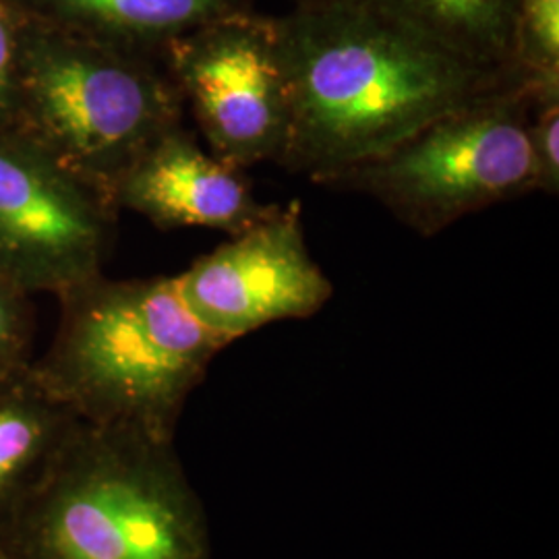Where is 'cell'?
Instances as JSON below:
<instances>
[{
  "label": "cell",
  "instance_id": "2",
  "mask_svg": "<svg viewBox=\"0 0 559 559\" xmlns=\"http://www.w3.org/2000/svg\"><path fill=\"white\" fill-rule=\"evenodd\" d=\"M0 543L15 559H212L175 441L81 419L0 516Z\"/></svg>",
  "mask_w": 559,
  "mask_h": 559
},
{
  "label": "cell",
  "instance_id": "17",
  "mask_svg": "<svg viewBox=\"0 0 559 559\" xmlns=\"http://www.w3.org/2000/svg\"><path fill=\"white\" fill-rule=\"evenodd\" d=\"M0 559H15L4 547H2V543H0Z\"/></svg>",
  "mask_w": 559,
  "mask_h": 559
},
{
  "label": "cell",
  "instance_id": "15",
  "mask_svg": "<svg viewBox=\"0 0 559 559\" xmlns=\"http://www.w3.org/2000/svg\"><path fill=\"white\" fill-rule=\"evenodd\" d=\"M20 295L15 288L0 282V380L27 369L25 348L29 325Z\"/></svg>",
  "mask_w": 559,
  "mask_h": 559
},
{
  "label": "cell",
  "instance_id": "16",
  "mask_svg": "<svg viewBox=\"0 0 559 559\" xmlns=\"http://www.w3.org/2000/svg\"><path fill=\"white\" fill-rule=\"evenodd\" d=\"M20 98V67L15 57V41L7 20L0 13V122L11 117Z\"/></svg>",
  "mask_w": 559,
  "mask_h": 559
},
{
  "label": "cell",
  "instance_id": "8",
  "mask_svg": "<svg viewBox=\"0 0 559 559\" xmlns=\"http://www.w3.org/2000/svg\"><path fill=\"white\" fill-rule=\"evenodd\" d=\"M175 280L185 305L224 348L265 325L309 320L334 297L309 251L299 201L276 203Z\"/></svg>",
  "mask_w": 559,
  "mask_h": 559
},
{
  "label": "cell",
  "instance_id": "7",
  "mask_svg": "<svg viewBox=\"0 0 559 559\" xmlns=\"http://www.w3.org/2000/svg\"><path fill=\"white\" fill-rule=\"evenodd\" d=\"M110 207L46 147L0 133V282L67 295L102 276Z\"/></svg>",
  "mask_w": 559,
  "mask_h": 559
},
{
  "label": "cell",
  "instance_id": "3",
  "mask_svg": "<svg viewBox=\"0 0 559 559\" xmlns=\"http://www.w3.org/2000/svg\"><path fill=\"white\" fill-rule=\"evenodd\" d=\"M52 350L32 373L85 423L175 441L182 408L224 350L177 280L98 276L62 295Z\"/></svg>",
  "mask_w": 559,
  "mask_h": 559
},
{
  "label": "cell",
  "instance_id": "11",
  "mask_svg": "<svg viewBox=\"0 0 559 559\" xmlns=\"http://www.w3.org/2000/svg\"><path fill=\"white\" fill-rule=\"evenodd\" d=\"M92 40L138 52L162 46L207 23L255 11L253 0H44Z\"/></svg>",
  "mask_w": 559,
  "mask_h": 559
},
{
  "label": "cell",
  "instance_id": "9",
  "mask_svg": "<svg viewBox=\"0 0 559 559\" xmlns=\"http://www.w3.org/2000/svg\"><path fill=\"white\" fill-rule=\"evenodd\" d=\"M112 203L166 228H210L239 235L263 221V203L245 170L216 158L182 122L150 143L112 187Z\"/></svg>",
  "mask_w": 559,
  "mask_h": 559
},
{
  "label": "cell",
  "instance_id": "5",
  "mask_svg": "<svg viewBox=\"0 0 559 559\" xmlns=\"http://www.w3.org/2000/svg\"><path fill=\"white\" fill-rule=\"evenodd\" d=\"M20 106L46 150L108 198L127 166L180 124L185 108L168 73L98 40L32 50L20 67Z\"/></svg>",
  "mask_w": 559,
  "mask_h": 559
},
{
  "label": "cell",
  "instance_id": "13",
  "mask_svg": "<svg viewBox=\"0 0 559 559\" xmlns=\"http://www.w3.org/2000/svg\"><path fill=\"white\" fill-rule=\"evenodd\" d=\"M512 71L535 100L559 96V0H520Z\"/></svg>",
  "mask_w": 559,
  "mask_h": 559
},
{
  "label": "cell",
  "instance_id": "1",
  "mask_svg": "<svg viewBox=\"0 0 559 559\" xmlns=\"http://www.w3.org/2000/svg\"><path fill=\"white\" fill-rule=\"evenodd\" d=\"M272 21L290 90L278 166L320 187L460 104L520 81L460 59L369 0H300Z\"/></svg>",
  "mask_w": 559,
  "mask_h": 559
},
{
  "label": "cell",
  "instance_id": "10",
  "mask_svg": "<svg viewBox=\"0 0 559 559\" xmlns=\"http://www.w3.org/2000/svg\"><path fill=\"white\" fill-rule=\"evenodd\" d=\"M78 420L32 367L0 380V516L40 479Z\"/></svg>",
  "mask_w": 559,
  "mask_h": 559
},
{
  "label": "cell",
  "instance_id": "6",
  "mask_svg": "<svg viewBox=\"0 0 559 559\" xmlns=\"http://www.w3.org/2000/svg\"><path fill=\"white\" fill-rule=\"evenodd\" d=\"M164 50L166 73L216 158L240 170L278 164L290 133V90L272 17L251 11L214 21Z\"/></svg>",
  "mask_w": 559,
  "mask_h": 559
},
{
  "label": "cell",
  "instance_id": "18",
  "mask_svg": "<svg viewBox=\"0 0 559 559\" xmlns=\"http://www.w3.org/2000/svg\"><path fill=\"white\" fill-rule=\"evenodd\" d=\"M293 2H300V0H293Z\"/></svg>",
  "mask_w": 559,
  "mask_h": 559
},
{
  "label": "cell",
  "instance_id": "4",
  "mask_svg": "<svg viewBox=\"0 0 559 559\" xmlns=\"http://www.w3.org/2000/svg\"><path fill=\"white\" fill-rule=\"evenodd\" d=\"M531 115L528 87L503 83L321 187L378 201L413 233L436 237L471 214L537 193Z\"/></svg>",
  "mask_w": 559,
  "mask_h": 559
},
{
  "label": "cell",
  "instance_id": "12",
  "mask_svg": "<svg viewBox=\"0 0 559 559\" xmlns=\"http://www.w3.org/2000/svg\"><path fill=\"white\" fill-rule=\"evenodd\" d=\"M462 60L512 71V34L520 0H369ZM516 75V73H514Z\"/></svg>",
  "mask_w": 559,
  "mask_h": 559
},
{
  "label": "cell",
  "instance_id": "14",
  "mask_svg": "<svg viewBox=\"0 0 559 559\" xmlns=\"http://www.w3.org/2000/svg\"><path fill=\"white\" fill-rule=\"evenodd\" d=\"M528 143L535 166L537 193H559V96L533 100Z\"/></svg>",
  "mask_w": 559,
  "mask_h": 559
}]
</instances>
